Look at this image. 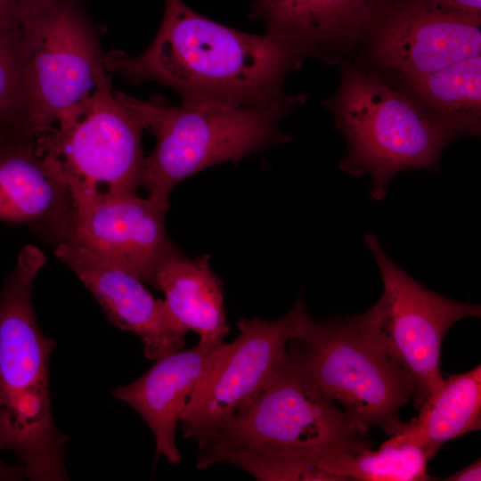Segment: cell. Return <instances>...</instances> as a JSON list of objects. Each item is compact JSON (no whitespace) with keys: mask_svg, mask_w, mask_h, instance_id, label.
<instances>
[{"mask_svg":"<svg viewBox=\"0 0 481 481\" xmlns=\"http://www.w3.org/2000/svg\"><path fill=\"white\" fill-rule=\"evenodd\" d=\"M301 54L281 37L252 35L208 19L183 0H165L160 27L148 48L129 57L104 53L107 72L133 85L159 82L175 89L182 103L272 104L288 100L287 74Z\"/></svg>","mask_w":481,"mask_h":481,"instance_id":"cell-1","label":"cell"},{"mask_svg":"<svg viewBox=\"0 0 481 481\" xmlns=\"http://www.w3.org/2000/svg\"><path fill=\"white\" fill-rule=\"evenodd\" d=\"M45 263L42 250L25 246L0 291V452L12 451L30 480L62 481L69 437L57 430L51 410L54 340L41 330L31 298Z\"/></svg>","mask_w":481,"mask_h":481,"instance_id":"cell-2","label":"cell"},{"mask_svg":"<svg viewBox=\"0 0 481 481\" xmlns=\"http://www.w3.org/2000/svg\"><path fill=\"white\" fill-rule=\"evenodd\" d=\"M115 94L155 136V146L144 159L141 187L147 197L168 207L171 191L183 180L291 140L278 126L305 100L291 95L272 104L174 106L160 94L148 100Z\"/></svg>","mask_w":481,"mask_h":481,"instance_id":"cell-3","label":"cell"},{"mask_svg":"<svg viewBox=\"0 0 481 481\" xmlns=\"http://www.w3.org/2000/svg\"><path fill=\"white\" fill-rule=\"evenodd\" d=\"M323 103L346 142L340 170L368 175L370 195L378 201L387 196L397 173L438 171L444 149L460 136L412 95L356 66L343 68L337 93Z\"/></svg>","mask_w":481,"mask_h":481,"instance_id":"cell-4","label":"cell"},{"mask_svg":"<svg viewBox=\"0 0 481 481\" xmlns=\"http://www.w3.org/2000/svg\"><path fill=\"white\" fill-rule=\"evenodd\" d=\"M287 348L306 383L340 405L360 434L373 427L391 436L401 429L400 411L416 395V383L348 316L314 321L306 312Z\"/></svg>","mask_w":481,"mask_h":481,"instance_id":"cell-5","label":"cell"},{"mask_svg":"<svg viewBox=\"0 0 481 481\" xmlns=\"http://www.w3.org/2000/svg\"><path fill=\"white\" fill-rule=\"evenodd\" d=\"M41 133L43 151L55 163L71 200L137 193L145 155L138 116L116 95L111 77Z\"/></svg>","mask_w":481,"mask_h":481,"instance_id":"cell-6","label":"cell"},{"mask_svg":"<svg viewBox=\"0 0 481 481\" xmlns=\"http://www.w3.org/2000/svg\"><path fill=\"white\" fill-rule=\"evenodd\" d=\"M28 122L52 129L106 77L101 37L85 0H55L20 26Z\"/></svg>","mask_w":481,"mask_h":481,"instance_id":"cell-7","label":"cell"},{"mask_svg":"<svg viewBox=\"0 0 481 481\" xmlns=\"http://www.w3.org/2000/svg\"><path fill=\"white\" fill-rule=\"evenodd\" d=\"M364 243L378 265L383 291L371 307L348 318L412 376L420 405L444 379L439 365L447 330L460 320L480 317L481 306L422 286L395 263L373 233L365 234Z\"/></svg>","mask_w":481,"mask_h":481,"instance_id":"cell-8","label":"cell"},{"mask_svg":"<svg viewBox=\"0 0 481 481\" xmlns=\"http://www.w3.org/2000/svg\"><path fill=\"white\" fill-rule=\"evenodd\" d=\"M371 444L339 407L306 383L287 348L270 384L224 420L203 446L326 452Z\"/></svg>","mask_w":481,"mask_h":481,"instance_id":"cell-9","label":"cell"},{"mask_svg":"<svg viewBox=\"0 0 481 481\" xmlns=\"http://www.w3.org/2000/svg\"><path fill=\"white\" fill-rule=\"evenodd\" d=\"M306 313L305 303L298 299L280 318L237 321L238 337L181 416L184 438L202 447L224 420L270 384Z\"/></svg>","mask_w":481,"mask_h":481,"instance_id":"cell-10","label":"cell"},{"mask_svg":"<svg viewBox=\"0 0 481 481\" xmlns=\"http://www.w3.org/2000/svg\"><path fill=\"white\" fill-rule=\"evenodd\" d=\"M481 17L435 10L412 0H381L367 32L369 54L401 77L481 55Z\"/></svg>","mask_w":481,"mask_h":481,"instance_id":"cell-11","label":"cell"},{"mask_svg":"<svg viewBox=\"0 0 481 481\" xmlns=\"http://www.w3.org/2000/svg\"><path fill=\"white\" fill-rule=\"evenodd\" d=\"M168 206L137 193L72 200L68 241L114 263L154 287L162 264L180 253L166 229Z\"/></svg>","mask_w":481,"mask_h":481,"instance_id":"cell-12","label":"cell"},{"mask_svg":"<svg viewBox=\"0 0 481 481\" xmlns=\"http://www.w3.org/2000/svg\"><path fill=\"white\" fill-rule=\"evenodd\" d=\"M28 126H0V222L27 227L54 248L69 240L68 185Z\"/></svg>","mask_w":481,"mask_h":481,"instance_id":"cell-13","label":"cell"},{"mask_svg":"<svg viewBox=\"0 0 481 481\" xmlns=\"http://www.w3.org/2000/svg\"><path fill=\"white\" fill-rule=\"evenodd\" d=\"M54 253L94 295L111 324L142 339L147 358L157 361L184 346L187 331L139 278L70 241L56 246Z\"/></svg>","mask_w":481,"mask_h":481,"instance_id":"cell-14","label":"cell"},{"mask_svg":"<svg viewBox=\"0 0 481 481\" xmlns=\"http://www.w3.org/2000/svg\"><path fill=\"white\" fill-rule=\"evenodd\" d=\"M229 344H198L157 360L134 382L116 387L113 396L128 404L148 424L155 436L156 460L181 461L175 444V428L196 393L210 378Z\"/></svg>","mask_w":481,"mask_h":481,"instance_id":"cell-15","label":"cell"},{"mask_svg":"<svg viewBox=\"0 0 481 481\" xmlns=\"http://www.w3.org/2000/svg\"><path fill=\"white\" fill-rule=\"evenodd\" d=\"M381 0H283L261 19L266 32L293 46L303 58L326 61L367 32Z\"/></svg>","mask_w":481,"mask_h":481,"instance_id":"cell-16","label":"cell"},{"mask_svg":"<svg viewBox=\"0 0 481 481\" xmlns=\"http://www.w3.org/2000/svg\"><path fill=\"white\" fill-rule=\"evenodd\" d=\"M154 288L165 294L164 302L176 322L199 335V344L223 343L230 327L223 283L211 269L208 255L189 258L180 252L168 258L158 270Z\"/></svg>","mask_w":481,"mask_h":481,"instance_id":"cell-17","label":"cell"},{"mask_svg":"<svg viewBox=\"0 0 481 481\" xmlns=\"http://www.w3.org/2000/svg\"><path fill=\"white\" fill-rule=\"evenodd\" d=\"M420 406L387 440L412 443L431 459L444 443L481 428V365L450 375Z\"/></svg>","mask_w":481,"mask_h":481,"instance_id":"cell-18","label":"cell"},{"mask_svg":"<svg viewBox=\"0 0 481 481\" xmlns=\"http://www.w3.org/2000/svg\"><path fill=\"white\" fill-rule=\"evenodd\" d=\"M401 78L410 95L460 136L480 135L481 55Z\"/></svg>","mask_w":481,"mask_h":481,"instance_id":"cell-19","label":"cell"},{"mask_svg":"<svg viewBox=\"0 0 481 481\" xmlns=\"http://www.w3.org/2000/svg\"><path fill=\"white\" fill-rule=\"evenodd\" d=\"M372 444L334 448L322 456L319 467L338 481H424L430 460L412 443L386 440L376 451Z\"/></svg>","mask_w":481,"mask_h":481,"instance_id":"cell-20","label":"cell"},{"mask_svg":"<svg viewBox=\"0 0 481 481\" xmlns=\"http://www.w3.org/2000/svg\"><path fill=\"white\" fill-rule=\"evenodd\" d=\"M3 124L29 126L24 91L20 27L0 26V125Z\"/></svg>","mask_w":481,"mask_h":481,"instance_id":"cell-21","label":"cell"},{"mask_svg":"<svg viewBox=\"0 0 481 481\" xmlns=\"http://www.w3.org/2000/svg\"><path fill=\"white\" fill-rule=\"evenodd\" d=\"M55 0H0V26L19 28Z\"/></svg>","mask_w":481,"mask_h":481,"instance_id":"cell-22","label":"cell"},{"mask_svg":"<svg viewBox=\"0 0 481 481\" xmlns=\"http://www.w3.org/2000/svg\"><path fill=\"white\" fill-rule=\"evenodd\" d=\"M444 12L481 17V0H412Z\"/></svg>","mask_w":481,"mask_h":481,"instance_id":"cell-23","label":"cell"},{"mask_svg":"<svg viewBox=\"0 0 481 481\" xmlns=\"http://www.w3.org/2000/svg\"><path fill=\"white\" fill-rule=\"evenodd\" d=\"M445 481H479L481 480L480 458L462 469L443 478Z\"/></svg>","mask_w":481,"mask_h":481,"instance_id":"cell-24","label":"cell"},{"mask_svg":"<svg viewBox=\"0 0 481 481\" xmlns=\"http://www.w3.org/2000/svg\"><path fill=\"white\" fill-rule=\"evenodd\" d=\"M23 477H26V474L21 463L8 465L0 460V480H19Z\"/></svg>","mask_w":481,"mask_h":481,"instance_id":"cell-25","label":"cell"},{"mask_svg":"<svg viewBox=\"0 0 481 481\" xmlns=\"http://www.w3.org/2000/svg\"><path fill=\"white\" fill-rule=\"evenodd\" d=\"M282 1L283 0H255L253 4V12L256 17L261 18Z\"/></svg>","mask_w":481,"mask_h":481,"instance_id":"cell-26","label":"cell"}]
</instances>
